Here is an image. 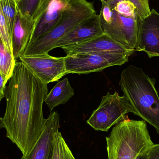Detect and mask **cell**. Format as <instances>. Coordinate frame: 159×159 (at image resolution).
Segmentation results:
<instances>
[{
    "mask_svg": "<svg viewBox=\"0 0 159 159\" xmlns=\"http://www.w3.org/2000/svg\"><path fill=\"white\" fill-rule=\"evenodd\" d=\"M4 90L6 101L2 119L6 136L20 150L29 154L42 135L47 119L43 104L48 93L43 83L21 62H16L13 75Z\"/></svg>",
    "mask_w": 159,
    "mask_h": 159,
    "instance_id": "1",
    "label": "cell"
},
{
    "mask_svg": "<svg viewBox=\"0 0 159 159\" xmlns=\"http://www.w3.org/2000/svg\"><path fill=\"white\" fill-rule=\"evenodd\" d=\"M156 80L142 68L130 65L123 70L119 85L135 115L153 126L159 134V96Z\"/></svg>",
    "mask_w": 159,
    "mask_h": 159,
    "instance_id": "2",
    "label": "cell"
},
{
    "mask_svg": "<svg viewBox=\"0 0 159 159\" xmlns=\"http://www.w3.org/2000/svg\"><path fill=\"white\" fill-rule=\"evenodd\" d=\"M106 139L108 159H135L154 144L146 122L128 116L115 125Z\"/></svg>",
    "mask_w": 159,
    "mask_h": 159,
    "instance_id": "3",
    "label": "cell"
},
{
    "mask_svg": "<svg viewBox=\"0 0 159 159\" xmlns=\"http://www.w3.org/2000/svg\"><path fill=\"white\" fill-rule=\"evenodd\" d=\"M96 14L93 4L87 0L69 2L57 24L49 32L28 45L23 56L48 55L63 36L83 20Z\"/></svg>",
    "mask_w": 159,
    "mask_h": 159,
    "instance_id": "4",
    "label": "cell"
},
{
    "mask_svg": "<svg viewBox=\"0 0 159 159\" xmlns=\"http://www.w3.org/2000/svg\"><path fill=\"white\" fill-rule=\"evenodd\" d=\"M98 16L104 34L126 49L135 51L139 18L137 12L120 13L109 2L102 4Z\"/></svg>",
    "mask_w": 159,
    "mask_h": 159,
    "instance_id": "5",
    "label": "cell"
},
{
    "mask_svg": "<svg viewBox=\"0 0 159 159\" xmlns=\"http://www.w3.org/2000/svg\"><path fill=\"white\" fill-rule=\"evenodd\" d=\"M135 115L133 107L125 96L117 92H107L102 98L100 104L93 112L87 123L96 131L107 132L110 128L127 117L128 113Z\"/></svg>",
    "mask_w": 159,
    "mask_h": 159,
    "instance_id": "6",
    "label": "cell"
},
{
    "mask_svg": "<svg viewBox=\"0 0 159 159\" xmlns=\"http://www.w3.org/2000/svg\"><path fill=\"white\" fill-rule=\"evenodd\" d=\"M131 56L130 54L107 52L66 56L65 66L68 74H88L102 71L112 66H121L128 62Z\"/></svg>",
    "mask_w": 159,
    "mask_h": 159,
    "instance_id": "7",
    "label": "cell"
},
{
    "mask_svg": "<svg viewBox=\"0 0 159 159\" xmlns=\"http://www.w3.org/2000/svg\"><path fill=\"white\" fill-rule=\"evenodd\" d=\"M20 61L45 84L58 81L68 75L65 63V57H52L48 55L19 57Z\"/></svg>",
    "mask_w": 159,
    "mask_h": 159,
    "instance_id": "8",
    "label": "cell"
},
{
    "mask_svg": "<svg viewBox=\"0 0 159 159\" xmlns=\"http://www.w3.org/2000/svg\"><path fill=\"white\" fill-rule=\"evenodd\" d=\"M135 51L145 52L150 58L159 57V13L155 9L146 17L138 18Z\"/></svg>",
    "mask_w": 159,
    "mask_h": 159,
    "instance_id": "9",
    "label": "cell"
},
{
    "mask_svg": "<svg viewBox=\"0 0 159 159\" xmlns=\"http://www.w3.org/2000/svg\"><path fill=\"white\" fill-rule=\"evenodd\" d=\"M69 2L64 0H49L46 2L36 20L29 45L49 32L57 24Z\"/></svg>",
    "mask_w": 159,
    "mask_h": 159,
    "instance_id": "10",
    "label": "cell"
},
{
    "mask_svg": "<svg viewBox=\"0 0 159 159\" xmlns=\"http://www.w3.org/2000/svg\"><path fill=\"white\" fill-rule=\"evenodd\" d=\"M66 56L89 53H115L133 55L134 51L128 50L105 34L77 44L61 48Z\"/></svg>",
    "mask_w": 159,
    "mask_h": 159,
    "instance_id": "11",
    "label": "cell"
},
{
    "mask_svg": "<svg viewBox=\"0 0 159 159\" xmlns=\"http://www.w3.org/2000/svg\"><path fill=\"white\" fill-rule=\"evenodd\" d=\"M60 128V115L51 112L47 119L44 129L31 151L20 159H50L53 150L54 135Z\"/></svg>",
    "mask_w": 159,
    "mask_h": 159,
    "instance_id": "12",
    "label": "cell"
},
{
    "mask_svg": "<svg viewBox=\"0 0 159 159\" xmlns=\"http://www.w3.org/2000/svg\"><path fill=\"white\" fill-rule=\"evenodd\" d=\"M104 34L98 15H94L78 24L56 44L55 48L77 44Z\"/></svg>",
    "mask_w": 159,
    "mask_h": 159,
    "instance_id": "13",
    "label": "cell"
},
{
    "mask_svg": "<svg viewBox=\"0 0 159 159\" xmlns=\"http://www.w3.org/2000/svg\"><path fill=\"white\" fill-rule=\"evenodd\" d=\"M34 26L35 22L21 16L18 10L12 33V49L15 60L24 54L30 43Z\"/></svg>",
    "mask_w": 159,
    "mask_h": 159,
    "instance_id": "14",
    "label": "cell"
},
{
    "mask_svg": "<svg viewBox=\"0 0 159 159\" xmlns=\"http://www.w3.org/2000/svg\"><path fill=\"white\" fill-rule=\"evenodd\" d=\"M74 89L68 78L57 82L54 88L47 94L44 102L50 112L55 107L65 104L74 95Z\"/></svg>",
    "mask_w": 159,
    "mask_h": 159,
    "instance_id": "15",
    "label": "cell"
},
{
    "mask_svg": "<svg viewBox=\"0 0 159 159\" xmlns=\"http://www.w3.org/2000/svg\"><path fill=\"white\" fill-rule=\"evenodd\" d=\"M16 63L13 53L6 48L0 38V73L6 83L13 75Z\"/></svg>",
    "mask_w": 159,
    "mask_h": 159,
    "instance_id": "16",
    "label": "cell"
},
{
    "mask_svg": "<svg viewBox=\"0 0 159 159\" xmlns=\"http://www.w3.org/2000/svg\"><path fill=\"white\" fill-rule=\"evenodd\" d=\"M45 4L46 0H20L19 11L21 16L35 23Z\"/></svg>",
    "mask_w": 159,
    "mask_h": 159,
    "instance_id": "17",
    "label": "cell"
},
{
    "mask_svg": "<svg viewBox=\"0 0 159 159\" xmlns=\"http://www.w3.org/2000/svg\"><path fill=\"white\" fill-rule=\"evenodd\" d=\"M50 159H76L60 132H57L54 135Z\"/></svg>",
    "mask_w": 159,
    "mask_h": 159,
    "instance_id": "18",
    "label": "cell"
},
{
    "mask_svg": "<svg viewBox=\"0 0 159 159\" xmlns=\"http://www.w3.org/2000/svg\"><path fill=\"white\" fill-rule=\"evenodd\" d=\"M0 7L7 25L12 31L18 11V5L14 0H0Z\"/></svg>",
    "mask_w": 159,
    "mask_h": 159,
    "instance_id": "19",
    "label": "cell"
},
{
    "mask_svg": "<svg viewBox=\"0 0 159 159\" xmlns=\"http://www.w3.org/2000/svg\"><path fill=\"white\" fill-rule=\"evenodd\" d=\"M0 38L6 48L13 53L12 31L9 29L5 18L0 7Z\"/></svg>",
    "mask_w": 159,
    "mask_h": 159,
    "instance_id": "20",
    "label": "cell"
},
{
    "mask_svg": "<svg viewBox=\"0 0 159 159\" xmlns=\"http://www.w3.org/2000/svg\"><path fill=\"white\" fill-rule=\"evenodd\" d=\"M136 7L137 15L140 18L148 16L151 12L149 7V0H129Z\"/></svg>",
    "mask_w": 159,
    "mask_h": 159,
    "instance_id": "21",
    "label": "cell"
},
{
    "mask_svg": "<svg viewBox=\"0 0 159 159\" xmlns=\"http://www.w3.org/2000/svg\"><path fill=\"white\" fill-rule=\"evenodd\" d=\"M146 159H159V144L151 146L148 150Z\"/></svg>",
    "mask_w": 159,
    "mask_h": 159,
    "instance_id": "22",
    "label": "cell"
},
{
    "mask_svg": "<svg viewBox=\"0 0 159 159\" xmlns=\"http://www.w3.org/2000/svg\"><path fill=\"white\" fill-rule=\"evenodd\" d=\"M6 84L5 80L2 76V74L0 73V93L4 92L5 89L6 87Z\"/></svg>",
    "mask_w": 159,
    "mask_h": 159,
    "instance_id": "23",
    "label": "cell"
},
{
    "mask_svg": "<svg viewBox=\"0 0 159 159\" xmlns=\"http://www.w3.org/2000/svg\"><path fill=\"white\" fill-rule=\"evenodd\" d=\"M148 150L147 151H146L145 152H144V153H143V154L139 155V156H138V157L135 159H146V154Z\"/></svg>",
    "mask_w": 159,
    "mask_h": 159,
    "instance_id": "24",
    "label": "cell"
},
{
    "mask_svg": "<svg viewBox=\"0 0 159 159\" xmlns=\"http://www.w3.org/2000/svg\"><path fill=\"white\" fill-rule=\"evenodd\" d=\"M100 1L102 2V4H108L113 0H100Z\"/></svg>",
    "mask_w": 159,
    "mask_h": 159,
    "instance_id": "25",
    "label": "cell"
},
{
    "mask_svg": "<svg viewBox=\"0 0 159 159\" xmlns=\"http://www.w3.org/2000/svg\"><path fill=\"white\" fill-rule=\"evenodd\" d=\"M4 97H5L4 92L0 93V103H1V101H2V99Z\"/></svg>",
    "mask_w": 159,
    "mask_h": 159,
    "instance_id": "26",
    "label": "cell"
},
{
    "mask_svg": "<svg viewBox=\"0 0 159 159\" xmlns=\"http://www.w3.org/2000/svg\"><path fill=\"white\" fill-rule=\"evenodd\" d=\"M3 128V125L2 119L0 117V130Z\"/></svg>",
    "mask_w": 159,
    "mask_h": 159,
    "instance_id": "27",
    "label": "cell"
},
{
    "mask_svg": "<svg viewBox=\"0 0 159 159\" xmlns=\"http://www.w3.org/2000/svg\"><path fill=\"white\" fill-rule=\"evenodd\" d=\"M14 1H15V2L18 5L19 7V4L20 2V0H14Z\"/></svg>",
    "mask_w": 159,
    "mask_h": 159,
    "instance_id": "28",
    "label": "cell"
},
{
    "mask_svg": "<svg viewBox=\"0 0 159 159\" xmlns=\"http://www.w3.org/2000/svg\"><path fill=\"white\" fill-rule=\"evenodd\" d=\"M48 1H49V0H46V3ZM64 1H66V2H71V1H73V0H64Z\"/></svg>",
    "mask_w": 159,
    "mask_h": 159,
    "instance_id": "29",
    "label": "cell"
}]
</instances>
